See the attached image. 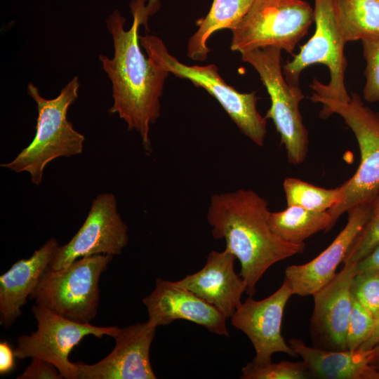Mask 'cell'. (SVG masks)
Wrapping results in <instances>:
<instances>
[{
	"mask_svg": "<svg viewBox=\"0 0 379 379\" xmlns=\"http://www.w3.org/2000/svg\"><path fill=\"white\" fill-rule=\"evenodd\" d=\"M267 201L252 190L213 194L207 220L216 239H225V248L241 265L240 276L246 293H255L257 283L276 262L301 253L304 244L285 241L270 228Z\"/></svg>",
	"mask_w": 379,
	"mask_h": 379,
	"instance_id": "7a4b0ae2",
	"label": "cell"
},
{
	"mask_svg": "<svg viewBox=\"0 0 379 379\" xmlns=\"http://www.w3.org/2000/svg\"><path fill=\"white\" fill-rule=\"evenodd\" d=\"M142 302L148 312V321L157 327L183 319L202 326L210 332L230 337L224 314L177 281L157 278L154 289Z\"/></svg>",
	"mask_w": 379,
	"mask_h": 379,
	"instance_id": "9a60e30c",
	"label": "cell"
},
{
	"mask_svg": "<svg viewBox=\"0 0 379 379\" xmlns=\"http://www.w3.org/2000/svg\"><path fill=\"white\" fill-rule=\"evenodd\" d=\"M32 312L37 321V329L30 335L18 338L14 349L15 357L46 360L66 379H79L77 363L70 361L69 354L85 336L114 338L121 328L117 326L102 327L72 321L38 305L32 307Z\"/></svg>",
	"mask_w": 379,
	"mask_h": 379,
	"instance_id": "30bf717a",
	"label": "cell"
},
{
	"mask_svg": "<svg viewBox=\"0 0 379 379\" xmlns=\"http://www.w3.org/2000/svg\"><path fill=\"white\" fill-rule=\"evenodd\" d=\"M113 256L97 254L82 257L60 270L48 267L29 298L65 318L89 323L98 312L100 277Z\"/></svg>",
	"mask_w": 379,
	"mask_h": 379,
	"instance_id": "8992f818",
	"label": "cell"
},
{
	"mask_svg": "<svg viewBox=\"0 0 379 379\" xmlns=\"http://www.w3.org/2000/svg\"><path fill=\"white\" fill-rule=\"evenodd\" d=\"M159 0H133L130 3L133 17L126 30L125 18L114 11L106 20L112 35L114 55H99L102 69L112 83L113 105L109 112L117 114L128 129L140 135L145 150H151L150 127L160 115V98L169 72L146 58L140 48L139 28L147 26L150 15L159 9Z\"/></svg>",
	"mask_w": 379,
	"mask_h": 379,
	"instance_id": "6da1fadb",
	"label": "cell"
},
{
	"mask_svg": "<svg viewBox=\"0 0 379 379\" xmlns=\"http://www.w3.org/2000/svg\"><path fill=\"white\" fill-rule=\"evenodd\" d=\"M349 102H340L312 95L310 100L323 105L320 117L340 115L353 132L360 152V163L355 173L342 185L341 202L328 210L331 230L339 218L353 206L371 203L379 193V112L364 104L361 98L351 93Z\"/></svg>",
	"mask_w": 379,
	"mask_h": 379,
	"instance_id": "277c9868",
	"label": "cell"
},
{
	"mask_svg": "<svg viewBox=\"0 0 379 379\" xmlns=\"http://www.w3.org/2000/svg\"><path fill=\"white\" fill-rule=\"evenodd\" d=\"M32 362L17 379H62L58 368L51 362L34 357Z\"/></svg>",
	"mask_w": 379,
	"mask_h": 379,
	"instance_id": "f1b7e54d",
	"label": "cell"
},
{
	"mask_svg": "<svg viewBox=\"0 0 379 379\" xmlns=\"http://www.w3.org/2000/svg\"><path fill=\"white\" fill-rule=\"evenodd\" d=\"M287 206L323 212L340 204L344 197L343 185L333 189L315 186L295 178H286L283 182Z\"/></svg>",
	"mask_w": 379,
	"mask_h": 379,
	"instance_id": "603a6c76",
	"label": "cell"
},
{
	"mask_svg": "<svg viewBox=\"0 0 379 379\" xmlns=\"http://www.w3.org/2000/svg\"><path fill=\"white\" fill-rule=\"evenodd\" d=\"M157 328L147 320L120 328L106 357L93 364L77 363L79 379H156L149 350Z\"/></svg>",
	"mask_w": 379,
	"mask_h": 379,
	"instance_id": "5bb4252c",
	"label": "cell"
},
{
	"mask_svg": "<svg viewBox=\"0 0 379 379\" xmlns=\"http://www.w3.org/2000/svg\"><path fill=\"white\" fill-rule=\"evenodd\" d=\"M15 354L9 343L6 341L0 343V373L5 375L15 367Z\"/></svg>",
	"mask_w": 379,
	"mask_h": 379,
	"instance_id": "f546056e",
	"label": "cell"
},
{
	"mask_svg": "<svg viewBox=\"0 0 379 379\" xmlns=\"http://www.w3.org/2000/svg\"><path fill=\"white\" fill-rule=\"evenodd\" d=\"M314 22L315 29L312 37L300 46L292 60L282 66L284 76L289 84L299 86L300 74L305 68L316 64L325 65L329 70L330 81L324 84L314 78L310 84L312 95L349 102L351 97L345 85L346 42L335 18L333 0H314Z\"/></svg>",
	"mask_w": 379,
	"mask_h": 379,
	"instance_id": "9c48e42d",
	"label": "cell"
},
{
	"mask_svg": "<svg viewBox=\"0 0 379 379\" xmlns=\"http://www.w3.org/2000/svg\"><path fill=\"white\" fill-rule=\"evenodd\" d=\"M314 21V8L304 0H255L232 30L230 48L243 53L276 47L293 55Z\"/></svg>",
	"mask_w": 379,
	"mask_h": 379,
	"instance_id": "ba28073f",
	"label": "cell"
},
{
	"mask_svg": "<svg viewBox=\"0 0 379 379\" xmlns=\"http://www.w3.org/2000/svg\"><path fill=\"white\" fill-rule=\"evenodd\" d=\"M241 379H305L310 378L302 361H281L258 364L251 361L241 369Z\"/></svg>",
	"mask_w": 379,
	"mask_h": 379,
	"instance_id": "cb8c5ba5",
	"label": "cell"
},
{
	"mask_svg": "<svg viewBox=\"0 0 379 379\" xmlns=\"http://www.w3.org/2000/svg\"><path fill=\"white\" fill-rule=\"evenodd\" d=\"M290 347L302 359L310 378L324 379L378 378L371 365L373 350H329L309 347L297 338L289 340Z\"/></svg>",
	"mask_w": 379,
	"mask_h": 379,
	"instance_id": "d6986e66",
	"label": "cell"
},
{
	"mask_svg": "<svg viewBox=\"0 0 379 379\" xmlns=\"http://www.w3.org/2000/svg\"><path fill=\"white\" fill-rule=\"evenodd\" d=\"M128 242V227L118 212L115 196L102 193L93 201L75 235L68 243L58 246L48 267L60 270L80 258L92 255H119Z\"/></svg>",
	"mask_w": 379,
	"mask_h": 379,
	"instance_id": "8fae6325",
	"label": "cell"
},
{
	"mask_svg": "<svg viewBox=\"0 0 379 379\" xmlns=\"http://www.w3.org/2000/svg\"><path fill=\"white\" fill-rule=\"evenodd\" d=\"M293 295L288 282L284 281L271 295L256 300L250 295L231 317L233 326L244 332L253 344L255 356L253 362L258 364L272 361L277 352L298 356L281 335L284 307Z\"/></svg>",
	"mask_w": 379,
	"mask_h": 379,
	"instance_id": "7c38bea8",
	"label": "cell"
},
{
	"mask_svg": "<svg viewBox=\"0 0 379 379\" xmlns=\"http://www.w3.org/2000/svg\"><path fill=\"white\" fill-rule=\"evenodd\" d=\"M333 5L346 43L379 37V0H333Z\"/></svg>",
	"mask_w": 379,
	"mask_h": 379,
	"instance_id": "7402d4cb",
	"label": "cell"
},
{
	"mask_svg": "<svg viewBox=\"0 0 379 379\" xmlns=\"http://www.w3.org/2000/svg\"><path fill=\"white\" fill-rule=\"evenodd\" d=\"M79 82L74 77L53 99L43 97L38 88L29 83L27 94L35 102L38 112L36 133L31 143L12 161L1 166L15 173L27 172L33 184L42 181L44 171L53 160L79 154L85 137L74 128L67 117L68 108L78 98Z\"/></svg>",
	"mask_w": 379,
	"mask_h": 379,
	"instance_id": "3957f363",
	"label": "cell"
},
{
	"mask_svg": "<svg viewBox=\"0 0 379 379\" xmlns=\"http://www.w3.org/2000/svg\"><path fill=\"white\" fill-rule=\"evenodd\" d=\"M372 205L373 202L361 204L350 208L346 225L324 251L307 263L286 267L285 279L293 295H312L334 277L338 266L368 221Z\"/></svg>",
	"mask_w": 379,
	"mask_h": 379,
	"instance_id": "2e32d148",
	"label": "cell"
},
{
	"mask_svg": "<svg viewBox=\"0 0 379 379\" xmlns=\"http://www.w3.org/2000/svg\"><path fill=\"white\" fill-rule=\"evenodd\" d=\"M255 0H213L206 16L197 21L198 29L187 43V56L204 61L211 51L210 36L222 29H234L247 13Z\"/></svg>",
	"mask_w": 379,
	"mask_h": 379,
	"instance_id": "ffe728a7",
	"label": "cell"
},
{
	"mask_svg": "<svg viewBox=\"0 0 379 379\" xmlns=\"http://www.w3.org/2000/svg\"><path fill=\"white\" fill-rule=\"evenodd\" d=\"M379 343V312L375 317L373 329L368 338L360 346L359 349L368 350L373 349Z\"/></svg>",
	"mask_w": 379,
	"mask_h": 379,
	"instance_id": "1f68e13d",
	"label": "cell"
},
{
	"mask_svg": "<svg viewBox=\"0 0 379 379\" xmlns=\"http://www.w3.org/2000/svg\"><path fill=\"white\" fill-rule=\"evenodd\" d=\"M140 43L157 67L203 88L218 100L243 134L256 145H264L267 119L258 111L255 92L237 91L220 77L214 64L189 66L180 62L157 36H140Z\"/></svg>",
	"mask_w": 379,
	"mask_h": 379,
	"instance_id": "5b68a950",
	"label": "cell"
},
{
	"mask_svg": "<svg viewBox=\"0 0 379 379\" xmlns=\"http://www.w3.org/2000/svg\"><path fill=\"white\" fill-rule=\"evenodd\" d=\"M379 244V193L373 201L371 215L349 248L343 263L358 262Z\"/></svg>",
	"mask_w": 379,
	"mask_h": 379,
	"instance_id": "d4e9b609",
	"label": "cell"
},
{
	"mask_svg": "<svg viewBox=\"0 0 379 379\" xmlns=\"http://www.w3.org/2000/svg\"><path fill=\"white\" fill-rule=\"evenodd\" d=\"M281 52L280 48L269 46L243 53L241 59L258 73L271 100L265 117L273 121L288 162L297 165L305 161L309 147V133L299 109L305 95L299 86L286 80Z\"/></svg>",
	"mask_w": 379,
	"mask_h": 379,
	"instance_id": "52a82bcc",
	"label": "cell"
},
{
	"mask_svg": "<svg viewBox=\"0 0 379 379\" xmlns=\"http://www.w3.org/2000/svg\"><path fill=\"white\" fill-rule=\"evenodd\" d=\"M357 262L344 263L341 271L317 291L310 331L316 347L345 350L349 318L352 307V284Z\"/></svg>",
	"mask_w": 379,
	"mask_h": 379,
	"instance_id": "4fadbf2b",
	"label": "cell"
},
{
	"mask_svg": "<svg viewBox=\"0 0 379 379\" xmlns=\"http://www.w3.org/2000/svg\"><path fill=\"white\" fill-rule=\"evenodd\" d=\"M351 290L360 304L375 317L379 312V270L357 272Z\"/></svg>",
	"mask_w": 379,
	"mask_h": 379,
	"instance_id": "83f0119b",
	"label": "cell"
},
{
	"mask_svg": "<svg viewBox=\"0 0 379 379\" xmlns=\"http://www.w3.org/2000/svg\"><path fill=\"white\" fill-rule=\"evenodd\" d=\"M236 257L227 249L209 253L205 265L198 272L177 281L197 295L231 317L241 306L247 285L234 271Z\"/></svg>",
	"mask_w": 379,
	"mask_h": 379,
	"instance_id": "e0dca14e",
	"label": "cell"
},
{
	"mask_svg": "<svg viewBox=\"0 0 379 379\" xmlns=\"http://www.w3.org/2000/svg\"><path fill=\"white\" fill-rule=\"evenodd\" d=\"M379 270V244L364 258L357 262V272Z\"/></svg>",
	"mask_w": 379,
	"mask_h": 379,
	"instance_id": "4dcf8cb0",
	"label": "cell"
},
{
	"mask_svg": "<svg viewBox=\"0 0 379 379\" xmlns=\"http://www.w3.org/2000/svg\"><path fill=\"white\" fill-rule=\"evenodd\" d=\"M51 238L32 256L21 259L0 276V324L10 327L22 314L21 308L36 287L44 271L49 266L58 248Z\"/></svg>",
	"mask_w": 379,
	"mask_h": 379,
	"instance_id": "ac0fdd59",
	"label": "cell"
},
{
	"mask_svg": "<svg viewBox=\"0 0 379 379\" xmlns=\"http://www.w3.org/2000/svg\"><path fill=\"white\" fill-rule=\"evenodd\" d=\"M366 66L364 71L366 84L364 99L368 102L379 101V37L361 41Z\"/></svg>",
	"mask_w": 379,
	"mask_h": 379,
	"instance_id": "4316f807",
	"label": "cell"
},
{
	"mask_svg": "<svg viewBox=\"0 0 379 379\" xmlns=\"http://www.w3.org/2000/svg\"><path fill=\"white\" fill-rule=\"evenodd\" d=\"M271 230L281 239L293 244L304 241L320 231L331 230V217L328 212L307 210L297 206H287L283 211L270 213Z\"/></svg>",
	"mask_w": 379,
	"mask_h": 379,
	"instance_id": "44dd1931",
	"label": "cell"
},
{
	"mask_svg": "<svg viewBox=\"0 0 379 379\" xmlns=\"http://www.w3.org/2000/svg\"><path fill=\"white\" fill-rule=\"evenodd\" d=\"M375 324V317L352 295V307L347 331L348 350H358L368 338Z\"/></svg>",
	"mask_w": 379,
	"mask_h": 379,
	"instance_id": "484cf974",
	"label": "cell"
}]
</instances>
